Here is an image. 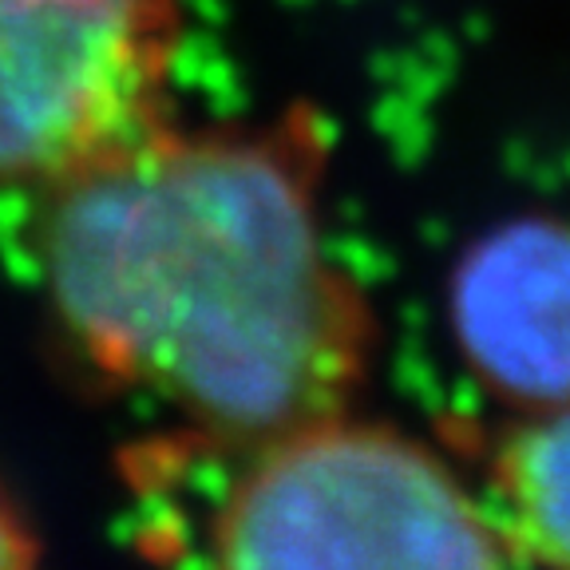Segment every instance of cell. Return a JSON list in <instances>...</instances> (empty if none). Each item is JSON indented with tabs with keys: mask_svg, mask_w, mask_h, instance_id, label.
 Masks as SVG:
<instances>
[{
	"mask_svg": "<svg viewBox=\"0 0 570 570\" xmlns=\"http://www.w3.org/2000/svg\"><path fill=\"white\" fill-rule=\"evenodd\" d=\"M495 475L534 559L570 570V401L511 432Z\"/></svg>",
	"mask_w": 570,
	"mask_h": 570,
	"instance_id": "cell-5",
	"label": "cell"
},
{
	"mask_svg": "<svg viewBox=\"0 0 570 570\" xmlns=\"http://www.w3.org/2000/svg\"><path fill=\"white\" fill-rule=\"evenodd\" d=\"M175 48L178 0H0V190L159 124Z\"/></svg>",
	"mask_w": 570,
	"mask_h": 570,
	"instance_id": "cell-3",
	"label": "cell"
},
{
	"mask_svg": "<svg viewBox=\"0 0 570 570\" xmlns=\"http://www.w3.org/2000/svg\"><path fill=\"white\" fill-rule=\"evenodd\" d=\"M238 460L198 570H499L455 475L392 428L333 416Z\"/></svg>",
	"mask_w": 570,
	"mask_h": 570,
	"instance_id": "cell-2",
	"label": "cell"
},
{
	"mask_svg": "<svg viewBox=\"0 0 570 570\" xmlns=\"http://www.w3.org/2000/svg\"><path fill=\"white\" fill-rule=\"evenodd\" d=\"M463 356L495 396L547 412L570 401V226L523 218L483 234L452 277Z\"/></svg>",
	"mask_w": 570,
	"mask_h": 570,
	"instance_id": "cell-4",
	"label": "cell"
},
{
	"mask_svg": "<svg viewBox=\"0 0 570 570\" xmlns=\"http://www.w3.org/2000/svg\"><path fill=\"white\" fill-rule=\"evenodd\" d=\"M317 139L167 116L48 187L40 277L104 389L246 455L345 412L373 321L317 230Z\"/></svg>",
	"mask_w": 570,
	"mask_h": 570,
	"instance_id": "cell-1",
	"label": "cell"
},
{
	"mask_svg": "<svg viewBox=\"0 0 570 570\" xmlns=\"http://www.w3.org/2000/svg\"><path fill=\"white\" fill-rule=\"evenodd\" d=\"M0 570H40L36 567L32 531L24 527V519L4 491H0Z\"/></svg>",
	"mask_w": 570,
	"mask_h": 570,
	"instance_id": "cell-6",
	"label": "cell"
}]
</instances>
